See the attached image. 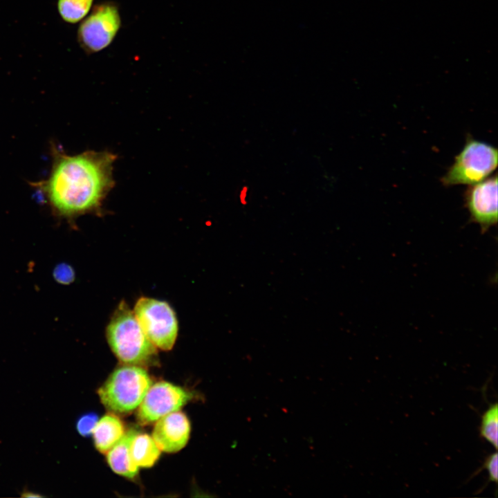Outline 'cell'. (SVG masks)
<instances>
[{
    "label": "cell",
    "mask_w": 498,
    "mask_h": 498,
    "mask_svg": "<svg viewBox=\"0 0 498 498\" xmlns=\"http://www.w3.org/2000/svg\"><path fill=\"white\" fill-rule=\"evenodd\" d=\"M151 384L142 367L124 365L111 373L98 394L101 403L111 412L129 414L138 407Z\"/></svg>",
    "instance_id": "3957f363"
},
{
    "label": "cell",
    "mask_w": 498,
    "mask_h": 498,
    "mask_svg": "<svg viewBox=\"0 0 498 498\" xmlns=\"http://www.w3.org/2000/svg\"><path fill=\"white\" fill-rule=\"evenodd\" d=\"M138 432L131 429L107 452V461L111 470L116 474L128 479L134 478L138 472V467L133 463L131 456V444Z\"/></svg>",
    "instance_id": "30bf717a"
},
{
    "label": "cell",
    "mask_w": 498,
    "mask_h": 498,
    "mask_svg": "<svg viewBox=\"0 0 498 498\" xmlns=\"http://www.w3.org/2000/svg\"><path fill=\"white\" fill-rule=\"evenodd\" d=\"M497 166V149L469 136L453 164L441 178L444 186L472 185L488 176Z\"/></svg>",
    "instance_id": "277c9868"
},
{
    "label": "cell",
    "mask_w": 498,
    "mask_h": 498,
    "mask_svg": "<svg viewBox=\"0 0 498 498\" xmlns=\"http://www.w3.org/2000/svg\"><path fill=\"white\" fill-rule=\"evenodd\" d=\"M190 434L189 419L183 412L178 410L169 413L156 421L152 438L160 450L174 453L186 445Z\"/></svg>",
    "instance_id": "9c48e42d"
},
{
    "label": "cell",
    "mask_w": 498,
    "mask_h": 498,
    "mask_svg": "<svg viewBox=\"0 0 498 498\" xmlns=\"http://www.w3.org/2000/svg\"><path fill=\"white\" fill-rule=\"evenodd\" d=\"M130 451L131 459L138 468L151 467L160 455V450L152 436L139 432L132 440Z\"/></svg>",
    "instance_id": "7c38bea8"
},
{
    "label": "cell",
    "mask_w": 498,
    "mask_h": 498,
    "mask_svg": "<svg viewBox=\"0 0 498 498\" xmlns=\"http://www.w3.org/2000/svg\"><path fill=\"white\" fill-rule=\"evenodd\" d=\"M480 436L490 443L495 449L498 447V405L492 404L481 416L479 426Z\"/></svg>",
    "instance_id": "5bb4252c"
},
{
    "label": "cell",
    "mask_w": 498,
    "mask_h": 498,
    "mask_svg": "<svg viewBox=\"0 0 498 498\" xmlns=\"http://www.w3.org/2000/svg\"><path fill=\"white\" fill-rule=\"evenodd\" d=\"M122 26L118 4L112 1L99 3L82 21L77 32V42L87 54L99 53L115 40Z\"/></svg>",
    "instance_id": "5b68a950"
},
{
    "label": "cell",
    "mask_w": 498,
    "mask_h": 498,
    "mask_svg": "<svg viewBox=\"0 0 498 498\" xmlns=\"http://www.w3.org/2000/svg\"><path fill=\"white\" fill-rule=\"evenodd\" d=\"M108 343L124 365H149L157 360V348L149 340L129 305L121 301L106 329Z\"/></svg>",
    "instance_id": "7a4b0ae2"
},
{
    "label": "cell",
    "mask_w": 498,
    "mask_h": 498,
    "mask_svg": "<svg viewBox=\"0 0 498 498\" xmlns=\"http://www.w3.org/2000/svg\"><path fill=\"white\" fill-rule=\"evenodd\" d=\"M192 398L190 392L165 381L151 384L136 414L139 424L156 422L162 416L179 410Z\"/></svg>",
    "instance_id": "52a82bcc"
},
{
    "label": "cell",
    "mask_w": 498,
    "mask_h": 498,
    "mask_svg": "<svg viewBox=\"0 0 498 498\" xmlns=\"http://www.w3.org/2000/svg\"><path fill=\"white\" fill-rule=\"evenodd\" d=\"M22 496H23V497H42L41 495H38V494H36V493H33V492H25L22 495Z\"/></svg>",
    "instance_id": "ac0fdd59"
},
{
    "label": "cell",
    "mask_w": 498,
    "mask_h": 498,
    "mask_svg": "<svg viewBox=\"0 0 498 498\" xmlns=\"http://www.w3.org/2000/svg\"><path fill=\"white\" fill-rule=\"evenodd\" d=\"M482 468H485L488 471V481L497 483L498 479V457L497 452L491 453L486 456L482 468L478 470V471Z\"/></svg>",
    "instance_id": "2e32d148"
},
{
    "label": "cell",
    "mask_w": 498,
    "mask_h": 498,
    "mask_svg": "<svg viewBox=\"0 0 498 498\" xmlns=\"http://www.w3.org/2000/svg\"><path fill=\"white\" fill-rule=\"evenodd\" d=\"M50 155L48 176L30 185L42 196L53 215L71 221L99 211L114 185L113 166L116 156L105 151L71 155L53 142Z\"/></svg>",
    "instance_id": "6da1fadb"
},
{
    "label": "cell",
    "mask_w": 498,
    "mask_h": 498,
    "mask_svg": "<svg viewBox=\"0 0 498 498\" xmlns=\"http://www.w3.org/2000/svg\"><path fill=\"white\" fill-rule=\"evenodd\" d=\"M124 433L120 418L112 412L106 414L98 421L93 430L95 447L100 453L107 454Z\"/></svg>",
    "instance_id": "8fae6325"
},
{
    "label": "cell",
    "mask_w": 498,
    "mask_h": 498,
    "mask_svg": "<svg viewBox=\"0 0 498 498\" xmlns=\"http://www.w3.org/2000/svg\"><path fill=\"white\" fill-rule=\"evenodd\" d=\"M94 0H57V11L62 19L68 24L82 21L93 8Z\"/></svg>",
    "instance_id": "4fadbf2b"
},
{
    "label": "cell",
    "mask_w": 498,
    "mask_h": 498,
    "mask_svg": "<svg viewBox=\"0 0 498 498\" xmlns=\"http://www.w3.org/2000/svg\"><path fill=\"white\" fill-rule=\"evenodd\" d=\"M465 206L472 221L477 223L482 233L497 223V176L470 185L464 194Z\"/></svg>",
    "instance_id": "ba28073f"
},
{
    "label": "cell",
    "mask_w": 498,
    "mask_h": 498,
    "mask_svg": "<svg viewBox=\"0 0 498 498\" xmlns=\"http://www.w3.org/2000/svg\"><path fill=\"white\" fill-rule=\"evenodd\" d=\"M74 272L69 266H61L55 271V277L61 282H71L74 279Z\"/></svg>",
    "instance_id": "e0dca14e"
},
{
    "label": "cell",
    "mask_w": 498,
    "mask_h": 498,
    "mask_svg": "<svg viewBox=\"0 0 498 498\" xmlns=\"http://www.w3.org/2000/svg\"><path fill=\"white\" fill-rule=\"evenodd\" d=\"M98 420V416L93 412L82 415L79 418L76 424L78 433L83 436H89L92 434Z\"/></svg>",
    "instance_id": "9a60e30c"
},
{
    "label": "cell",
    "mask_w": 498,
    "mask_h": 498,
    "mask_svg": "<svg viewBox=\"0 0 498 498\" xmlns=\"http://www.w3.org/2000/svg\"><path fill=\"white\" fill-rule=\"evenodd\" d=\"M145 333L157 348L171 350L176 342L178 325L170 305L156 299L140 297L133 310Z\"/></svg>",
    "instance_id": "8992f818"
}]
</instances>
